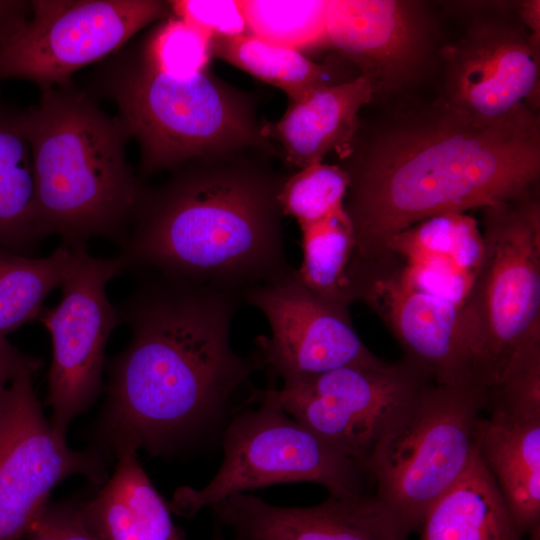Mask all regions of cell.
Wrapping results in <instances>:
<instances>
[{"label":"cell","mask_w":540,"mask_h":540,"mask_svg":"<svg viewBox=\"0 0 540 540\" xmlns=\"http://www.w3.org/2000/svg\"><path fill=\"white\" fill-rule=\"evenodd\" d=\"M118 306L131 333L110 365L104 417L108 440L162 455L222 431L258 402L251 376L262 369L255 351L231 347L232 319L243 296L155 271Z\"/></svg>","instance_id":"cell-1"},{"label":"cell","mask_w":540,"mask_h":540,"mask_svg":"<svg viewBox=\"0 0 540 540\" xmlns=\"http://www.w3.org/2000/svg\"><path fill=\"white\" fill-rule=\"evenodd\" d=\"M339 165L349 183L344 208L352 258L367 260L411 226L518 198L538 188L540 117L521 107L493 121L431 107L361 125Z\"/></svg>","instance_id":"cell-2"},{"label":"cell","mask_w":540,"mask_h":540,"mask_svg":"<svg viewBox=\"0 0 540 540\" xmlns=\"http://www.w3.org/2000/svg\"><path fill=\"white\" fill-rule=\"evenodd\" d=\"M271 157L248 148L195 158L145 186L118 256L124 271H155L243 298L290 272L279 200L289 174Z\"/></svg>","instance_id":"cell-3"},{"label":"cell","mask_w":540,"mask_h":540,"mask_svg":"<svg viewBox=\"0 0 540 540\" xmlns=\"http://www.w3.org/2000/svg\"><path fill=\"white\" fill-rule=\"evenodd\" d=\"M40 91L25 126L47 236L70 248L94 237L121 247L145 189L127 162L125 129L72 82Z\"/></svg>","instance_id":"cell-4"},{"label":"cell","mask_w":540,"mask_h":540,"mask_svg":"<svg viewBox=\"0 0 540 540\" xmlns=\"http://www.w3.org/2000/svg\"><path fill=\"white\" fill-rule=\"evenodd\" d=\"M100 68L94 87L116 104L118 120L137 141L141 179L241 149L279 158L253 98L207 70L174 76L152 65L140 49L115 53Z\"/></svg>","instance_id":"cell-5"},{"label":"cell","mask_w":540,"mask_h":540,"mask_svg":"<svg viewBox=\"0 0 540 540\" xmlns=\"http://www.w3.org/2000/svg\"><path fill=\"white\" fill-rule=\"evenodd\" d=\"M483 252L464 303L474 379L499 384L540 344V200L536 188L485 207Z\"/></svg>","instance_id":"cell-6"},{"label":"cell","mask_w":540,"mask_h":540,"mask_svg":"<svg viewBox=\"0 0 540 540\" xmlns=\"http://www.w3.org/2000/svg\"><path fill=\"white\" fill-rule=\"evenodd\" d=\"M487 391L476 382H429L374 446L366 466L376 485L373 496L406 533L420 529L469 466Z\"/></svg>","instance_id":"cell-7"},{"label":"cell","mask_w":540,"mask_h":540,"mask_svg":"<svg viewBox=\"0 0 540 540\" xmlns=\"http://www.w3.org/2000/svg\"><path fill=\"white\" fill-rule=\"evenodd\" d=\"M276 380L267 374L258 402L232 417L221 433L217 473L202 489L179 487L172 512L190 518L232 495L281 483H317L334 497L366 494L367 471L288 415Z\"/></svg>","instance_id":"cell-8"},{"label":"cell","mask_w":540,"mask_h":540,"mask_svg":"<svg viewBox=\"0 0 540 540\" xmlns=\"http://www.w3.org/2000/svg\"><path fill=\"white\" fill-rule=\"evenodd\" d=\"M429 382L404 357L379 358L283 382L277 400L294 420L366 470L378 440Z\"/></svg>","instance_id":"cell-9"},{"label":"cell","mask_w":540,"mask_h":540,"mask_svg":"<svg viewBox=\"0 0 540 540\" xmlns=\"http://www.w3.org/2000/svg\"><path fill=\"white\" fill-rule=\"evenodd\" d=\"M24 29L0 47V81L40 89L66 85L79 69L105 60L142 28L171 16L169 1L30 0Z\"/></svg>","instance_id":"cell-10"},{"label":"cell","mask_w":540,"mask_h":540,"mask_svg":"<svg viewBox=\"0 0 540 540\" xmlns=\"http://www.w3.org/2000/svg\"><path fill=\"white\" fill-rule=\"evenodd\" d=\"M71 249L73 262L61 284V300L54 307L43 308L38 317L52 342L50 422L63 437L72 420L91 405L101 389L105 348L119 325L106 286L124 272L118 256L95 257L86 246Z\"/></svg>","instance_id":"cell-11"},{"label":"cell","mask_w":540,"mask_h":540,"mask_svg":"<svg viewBox=\"0 0 540 540\" xmlns=\"http://www.w3.org/2000/svg\"><path fill=\"white\" fill-rule=\"evenodd\" d=\"M347 278L351 301L367 305L397 340L403 357L432 382H476L463 305L420 288L387 250L372 259H351Z\"/></svg>","instance_id":"cell-12"},{"label":"cell","mask_w":540,"mask_h":540,"mask_svg":"<svg viewBox=\"0 0 540 540\" xmlns=\"http://www.w3.org/2000/svg\"><path fill=\"white\" fill-rule=\"evenodd\" d=\"M31 372L0 392V540H20L48 504L52 489L80 474L101 484L100 456L70 448L42 411Z\"/></svg>","instance_id":"cell-13"},{"label":"cell","mask_w":540,"mask_h":540,"mask_svg":"<svg viewBox=\"0 0 540 540\" xmlns=\"http://www.w3.org/2000/svg\"><path fill=\"white\" fill-rule=\"evenodd\" d=\"M244 301L266 317L271 336H260L256 350L267 374L283 382L379 358L354 329L349 305L308 287L293 268L251 288Z\"/></svg>","instance_id":"cell-14"},{"label":"cell","mask_w":540,"mask_h":540,"mask_svg":"<svg viewBox=\"0 0 540 540\" xmlns=\"http://www.w3.org/2000/svg\"><path fill=\"white\" fill-rule=\"evenodd\" d=\"M442 103L482 121L521 107L539 110L540 53L530 36L508 22L478 19L441 49Z\"/></svg>","instance_id":"cell-15"},{"label":"cell","mask_w":540,"mask_h":540,"mask_svg":"<svg viewBox=\"0 0 540 540\" xmlns=\"http://www.w3.org/2000/svg\"><path fill=\"white\" fill-rule=\"evenodd\" d=\"M324 43L359 70L375 94L414 84L430 63L435 24L423 2L328 0Z\"/></svg>","instance_id":"cell-16"},{"label":"cell","mask_w":540,"mask_h":540,"mask_svg":"<svg viewBox=\"0 0 540 540\" xmlns=\"http://www.w3.org/2000/svg\"><path fill=\"white\" fill-rule=\"evenodd\" d=\"M234 540H407L374 496H329L310 507H281L238 493L211 507Z\"/></svg>","instance_id":"cell-17"},{"label":"cell","mask_w":540,"mask_h":540,"mask_svg":"<svg viewBox=\"0 0 540 540\" xmlns=\"http://www.w3.org/2000/svg\"><path fill=\"white\" fill-rule=\"evenodd\" d=\"M386 250L420 288L464 305L480 266L483 239L475 219L450 213L402 231Z\"/></svg>","instance_id":"cell-18"},{"label":"cell","mask_w":540,"mask_h":540,"mask_svg":"<svg viewBox=\"0 0 540 540\" xmlns=\"http://www.w3.org/2000/svg\"><path fill=\"white\" fill-rule=\"evenodd\" d=\"M372 99L373 89L362 76L322 85L288 103L278 121L264 123V132L288 167L320 163L331 151L340 158L359 128L361 108Z\"/></svg>","instance_id":"cell-19"},{"label":"cell","mask_w":540,"mask_h":540,"mask_svg":"<svg viewBox=\"0 0 540 540\" xmlns=\"http://www.w3.org/2000/svg\"><path fill=\"white\" fill-rule=\"evenodd\" d=\"M479 417L477 453L521 536L540 531V417L488 411Z\"/></svg>","instance_id":"cell-20"},{"label":"cell","mask_w":540,"mask_h":540,"mask_svg":"<svg viewBox=\"0 0 540 540\" xmlns=\"http://www.w3.org/2000/svg\"><path fill=\"white\" fill-rule=\"evenodd\" d=\"M113 474L91 500L79 507L96 540H182L167 504L137 459V449H114Z\"/></svg>","instance_id":"cell-21"},{"label":"cell","mask_w":540,"mask_h":540,"mask_svg":"<svg viewBox=\"0 0 540 540\" xmlns=\"http://www.w3.org/2000/svg\"><path fill=\"white\" fill-rule=\"evenodd\" d=\"M420 540H523L477 450L462 476L433 504ZM540 540V531L529 536Z\"/></svg>","instance_id":"cell-22"},{"label":"cell","mask_w":540,"mask_h":540,"mask_svg":"<svg viewBox=\"0 0 540 540\" xmlns=\"http://www.w3.org/2000/svg\"><path fill=\"white\" fill-rule=\"evenodd\" d=\"M46 237L38 210L25 111L0 98V246L29 255Z\"/></svg>","instance_id":"cell-23"},{"label":"cell","mask_w":540,"mask_h":540,"mask_svg":"<svg viewBox=\"0 0 540 540\" xmlns=\"http://www.w3.org/2000/svg\"><path fill=\"white\" fill-rule=\"evenodd\" d=\"M73 262L65 244L33 258L0 246V339L38 319L48 294L61 286Z\"/></svg>","instance_id":"cell-24"},{"label":"cell","mask_w":540,"mask_h":540,"mask_svg":"<svg viewBox=\"0 0 540 540\" xmlns=\"http://www.w3.org/2000/svg\"><path fill=\"white\" fill-rule=\"evenodd\" d=\"M212 54L270 85L289 103L326 85L327 72L299 50L268 43L251 35L212 38Z\"/></svg>","instance_id":"cell-25"},{"label":"cell","mask_w":540,"mask_h":540,"mask_svg":"<svg viewBox=\"0 0 540 540\" xmlns=\"http://www.w3.org/2000/svg\"><path fill=\"white\" fill-rule=\"evenodd\" d=\"M302 263L297 274L319 294L352 303L347 269L354 252V235L346 211L301 225Z\"/></svg>","instance_id":"cell-26"},{"label":"cell","mask_w":540,"mask_h":540,"mask_svg":"<svg viewBox=\"0 0 540 540\" xmlns=\"http://www.w3.org/2000/svg\"><path fill=\"white\" fill-rule=\"evenodd\" d=\"M248 35L301 50L324 42L328 0H242Z\"/></svg>","instance_id":"cell-27"},{"label":"cell","mask_w":540,"mask_h":540,"mask_svg":"<svg viewBox=\"0 0 540 540\" xmlns=\"http://www.w3.org/2000/svg\"><path fill=\"white\" fill-rule=\"evenodd\" d=\"M348 183L339 165L320 162L299 169L288 175L281 189L283 214L301 226L342 212Z\"/></svg>","instance_id":"cell-28"},{"label":"cell","mask_w":540,"mask_h":540,"mask_svg":"<svg viewBox=\"0 0 540 540\" xmlns=\"http://www.w3.org/2000/svg\"><path fill=\"white\" fill-rule=\"evenodd\" d=\"M139 49L156 68L179 77L206 71L213 56L212 37L176 16L152 30Z\"/></svg>","instance_id":"cell-29"},{"label":"cell","mask_w":540,"mask_h":540,"mask_svg":"<svg viewBox=\"0 0 540 540\" xmlns=\"http://www.w3.org/2000/svg\"><path fill=\"white\" fill-rule=\"evenodd\" d=\"M174 16L214 37L248 34L246 21L237 0L169 1Z\"/></svg>","instance_id":"cell-30"},{"label":"cell","mask_w":540,"mask_h":540,"mask_svg":"<svg viewBox=\"0 0 540 540\" xmlns=\"http://www.w3.org/2000/svg\"><path fill=\"white\" fill-rule=\"evenodd\" d=\"M26 540H96L78 506L47 504L30 526Z\"/></svg>","instance_id":"cell-31"},{"label":"cell","mask_w":540,"mask_h":540,"mask_svg":"<svg viewBox=\"0 0 540 540\" xmlns=\"http://www.w3.org/2000/svg\"><path fill=\"white\" fill-rule=\"evenodd\" d=\"M41 360L20 352L8 340L0 339V392L23 372L36 373Z\"/></svg>","instance_id":"cell-32"},{"label":"cell","mask_w":540,"mask_h":540,"mask_svg":"<svg viewBox=\"0 0 540 540\" xmlns=\"http://www.w3.org/2000/svg\"><path fill=\"white\" fill-rule=\"evenodd\" d=\"M31 1L0 0V47L10 42L31 17Z\"/></svg>","instance_id":"cell-33"},{"label":"cell","mask_w":540,"mask_h":540,"mask_svg":"<svg viewBox=\"0 0 540 540\" xmlns=\"http://www.w3.org/2000/svg\"><path fill=\"white\" fill-rule=\"evenodd\" d=\"M519 15L530 29V39L534 46L540 48V2L538 0L521 1Z\"/></svg>","instance_id":"cell-34"},{"label":"cell","mask_w":540,"mask_h":540,"mask_svg":"<svg viewBox=\"0 0 540 540\" xmlns=\"http://www.w3.org/2000/svg\"><path fill=\"white\" fill-rule=\"evenodd\" d=\"M182 540H186L185 537L182 539ZM211 540H224L220 530H219V526L217 525L216 526V529L214 531V534H213V537Z\"/></svg>","instance_id":"cell-35"}]
</instances>
